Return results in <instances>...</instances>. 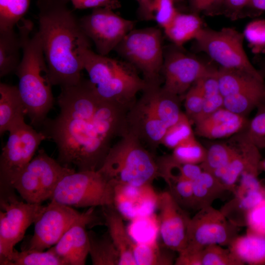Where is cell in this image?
<instances>
[{
	"label": "cell",
	"mask_w": 265,
	"mask_h": 265,
	"mask_svg": "<svg viewBox=\"0 0 265 265\" xmlns=\"http://www.w3.org/2000/svg\"><path fill=\"white\" fill-rule=\"evenodd\" d=\"M57 102L60 112L46 119L42 131L57 146L58 162L73 164L79 171L97 170L112 142L128 129L127 114L131 105L100 97L89 80L61 87Z\"/></svg>",
	"instance_id": "obj_1"
},
{
	"label": "cell",
	"mask_w": 265,
	"mask_h": 265,
	"mask_svg": "<svg viewBox=\"0 0 265 265\" xmlns=\"http://www.w3.org/2000/svg\"><path fill=\"white\" fill-rule=\"evenodd\" d=\"M70 0H37L39 30L53 85L77 83L83 69L82 53L90 40L68 6Z\"/></svg>",
	"instance_id": "obj_2"
},
{
	"label": "cell",
	"mask_w": 265,
	"mask_h": 265,
	"mask_svg": "<svg viewBox=\"0 0 265 265\" xmlns=\"http://www.w3.org/2000/svg\"><path fill=\"white\" fill-rule=\"evenodd\" d=\"M17 26L22 51L14 72L17 87L31 123L42 125L54 103L49 68L39 33H33L31 21L24 18Z\"/></svg>",
	"instance_id": "obj_3"
},
{
	"label": "cell",
	"mask_w": 265,
	"mask_h": 265,
	"mask_svg": "<svg viewBox=\"0 0 265 265\" xmlns=\"http://www.w3.org/2000/svg\"><path fill=\"white\" fill-rule=\"evenodd\" d=\"M146 83L141 98L128 111V126L142 142L156 148L182 112L178 97L164 90L160 83Z\"/></svg>",
	"instance_id": "obj_4"
},
{
	"label": "cell",
	"mask_w": 265,
	"mask_h": 265,
	"mask_svg": "<svg viewBox=\"0 0 265 265\" xmlns=\"http://www.w3.org/2000/svg\"><path fill=\"white\" fill-rule=\"evenodd\" d=\"M142 142L128 130L112 145L98 170L114 183L134 186L151 185L160 177L159 168Z\"/></svg>",
	"instance_id": "obj_5"
},
{
	"label": "cell",
	"mask_w": 265,
	"mask_h": 265,
	"mask_svg": "<svg viewBox=\"0 0 265 265\" xmlns=\"http://www.w3.org/2000/svg\"><path fill=\"white\" fill-rule=\"evenodd\" d=\"M112 183L97 170L73 172L59 181L50 199L70 207L113 205Z\"/></svg>",
	"instance_id": "obj_6"
},
{
	"label": "cell",
	"mask_w": 265,
	"mask_h": 265,
	"mask_svg": "<svg viewBox=\"0 0 265 265\" xmlns=\"http://www.w3.org/2000/svg\"><path fill=\"white\" fill-rule=\"evenodd\" d=\"M114 51L125 61L139 70L147 82L160 83L164 48L162 32L159 28L153 26L132 29Z\"/></svg>",
	"instance_id": "obj_7"
},
{
	"label": "cell",
	"mask_w": 265,
	"mask_h": 265,
	"mask_svg": "<svg viewBox=\"0 0 265 265\" xmlns=\"http://www.w3.org/2000/svg\"><path fill=\"white\" fill-rule=\"evenodd\" d=\"M74 171L40 150L12 181L10 187L16 189L25 202L41 204L51 199L64 176Z\"/></svg>",
	"instance_id": "obj_8"
},
{
	"label": "cell",
	"mask_w": 265,
	"mask_h": 265,
	"mask_svg": "<svg viewBox=\"0 0 265 265\" xmlns=\"http://www.w3.org/2000/svg\"><path fill=\"white\" fill-rule=\"evenodd\" d=\"M13 188L0 189V263L12 253L26 230L44 210L41 204H30L18 199Z\"/></svg>",
	"instance_id": "obj_9"
},
{
	"label": "cell",
	"mask_w": 265,
	"mask_h": 265,
	"mask_svg": "<svg viewBox=\"0 0 265 265\" xmlns=\"http://www.w3.org/2000/svg\"><path fill=\"white\" fill-rule=\"evenodd\" d=\"M243 33L231 27L219 30L203 28L195 39L197 49L221 67L238 69L264 80L250 62L243 48Z\"/></svg>",
	"instance_id": "obj_10"
},
{
	"label": "cell",
	"mask_w": 265,
	"mask_h": 265,
	"mask_svg": "<svg viewBox=\"0 0 265 265\" xmlns=\"http://www.w3.org/2000/svg\"><path fill=\"white\" fill-rule=\"evenodd\" d=\"M8 132L0 157V189L11 188L12 181L33 158L42 141L47 139L42 131H36L25 121L12 127Z\"/></svg>",
	"instance_id": "obj_11"
},
{
	"label": "cell",
	"mask_w": 265,
	"mask_h": 265,
	"mask_svg": "<svg viewBox=\"0 0 265 265\" xmlns=\"http://www.w3.org/2000/svg\"><path fill=\"white\" fill-rule=\"evenodd\" d=\"M198 211L190 218L185 249L202 250L212 244L228 246L238 235L239 227L231 222L220 210L210 206Z\"/></svg>",
	"instance_id": "obj_12"
},
{
	"label": "cell",
	"mask_w": 265,
	"mask_h": 265,
	"mask_svg": "<svg viewBox=\"0 0 265 265\" xmlns=\"http://www.w3.org/2000/svg\"><path fill=\"white\" fill-rule=\"evenodd\" d=\"M82 30L92 41L97 53L107 55L134 26L133 21L125 19L108 8L93 9L79 19Z\"/></svg>",
	"instance_id": "obj_13"
},
{
	"label": "cell",
	"mask_w": 265,
	"mask_h": 265,
	"mask_svg": "<svg viewBox=\"0 0 265 265\" xmlns=\"http://www.w3.org/2000/svg\"><path fill=\"white\" fill-rule=\"evenodd\" d=\"M181 47L174 44L173 46L164 48L162 68V88L180 97L197 80L214 70L181 50Z\"/></svg>",
	"instance_id": "obj_14"
},
{
	"label": "cell",
	"mask_w": 265,
	"mask_h": 265,
	"mask_svg": "<svg viewBox=\"0 0 265 265\" xmlns=\"http://www.w3.org/2000/svg\"><path fill=\"white\" fill-rule=\"evenodd\" d=\"M93 208L80 212L70 206L51 200L35 222L34 234L22 250L44 251L51 248L75 223L88 215Z\"/></svg>",
	"instance_id": "obj_15"
},
{
	"label": "cell",
	"mask_w": 265,
	"mask_h": 265,
	"mask_svg": "<svg viewBox=\"0 0 265 265\" xmlns=\"http://www.w3.org/2000/svg\"><path fill=\"white\" fill-rule=\"evenodd\" d=\"M159 228L163 244L181 252L186 246L187 232L190 217L169 191L158 194Z\"/></svg>",
	"instance_id": "obj_16"
},
{
	"label": "cell",
	"mask_w": 265,
	"mask_h": 265,
	"mask_svg": "<svg viewBox=\"0 0 265 265\" xmlns=\"http://www.w3.org/2000/svg\"><path fill=\"white\" fill-rule=\"evenodd\" d=\"M111 182L114 188L113 206L122 216L133 220L153 214L159 194L151 185L134 186Z\"/></svg>",
	"instance_id": "obj_17"
},
{
	"label": "cell",
	"mask_w": 265,
	"mask_h": 265,
	"mask_svg": "<svg viewBox=\"0 0 265 265\" xmlns=\"http://www.w3.org/2000/svg\"><path fill=\"white\" fill-rule=\"evenodd\" d=\"M237 153L223 168L212 174L230 192L234 193L236 184L241 174L247 172L259 175L261 155L259 149L247 137L245 133L237 140Z\"/></svg>",
	"instance_id": "obj_18"
},
{
	"label": "cell",
	"mask_w": 265,
	"mask_h": 265,
	"mask_svg": "<svg viewBox=\"0 0 265 265\" xmlns=\"http://www.w3.org/2000/svg\"><path fill=\"white\" fill-rule=\"evenodd\" d=\"M96 220L97 217L93 210L88 215L75 223L49 249L62 260L64 265H85L89 250L86 226Z\"/></svg>",
	"instance_id": "obj_19"
},
{
	"label": "cell",
	"mask_w": 265,
	"mask_h": 265,
	"mask_svg": "<svg viewBox=\"0 0 265 265\" xmlns=\"http://www.w3.org/2000/svg\"><path fill=\"white\" fill-rule=\"evenodd\" d=\"M245 116L222 107L205 118L194 123L195 132L200 136L209 139L227 137L247 127Z\"/></svg>",
	"instance_id": "obj_20"
},
{
	"label": "cell",
	"mask_w": 265,
	"mask_h": 265,
	"mask_svg": "<svg viewBox=\"0 0 265 265\" xmlns=\"http://www.w3.org/2000/svg\"><path fill=\"white\" fill-rule=\"evenodd\" d=\"M102 208L107 232L119 254V265H136L133 254L135 241L125 228L122 216L113 205Z\"/></svg>",
	"instance_id": "obj_21"
},
{
	"label": "cell",
	"mask_w": 265,
	"mask_h": 265,
	"mask_svg": "<svg viewBox=\"0 0 265 265\" xmlns=\"http://www.w3.org/2000/svg\"><path fill=\"white\" fill-rule=\"evenodd\" d=\"M234 197L220 210L233 224L240 228L246 226V218L249 211L265 196V187L248 188L237 186Z\"/></svg>",
	"instance_id": "obj_22"
},
{
	"label": "cell",
	"mask_w": 265,
	"mask_h": 265,
	"mask_svg": "<svg viewBox=\"0 0 265 265\" xmlns=\"http://www.w3.org/2000/svg\"><path fill=\"white\" fill-rule=\"evenodd\" d=\"M26 110L17 86L0 83V133L24 121Z\"/></svg>",
	"instance_id": "obj_23"
},
{
	"label": "cell",
	"mask_w": 265,
	"mask_h": 265,
	"mask_svg": "<svg viewBox=\"0 0 265 265\" xmlns=\"http://www.w3.org/2000/svg\"><path fill=\"white\" fill-rule=\"evenodd\" d=\"M217 76L224 97L265 89L264 80L243 70L221 67L217 70Z\"/></svg>",
	"instance_id": "obj_24"
},
{
	"label": "cell",
	"mask_w": 265,
	"mask_h": 265,
	"mask_svg": "<svg viewBox=\"0 0 265 265\" xmlns=\"http://www.w3.org/2000/svg\"><path fill=\"white\" fill-rule=\"evenodd\" d=\"M228 247L244 265H265V236L246 232L237 236Z\"/></svg>",
	"instance_id": "obj_25"
},
{
	"label": "cell",
	"mask_w": 265,
	"mask_h": 265,
	"mask_svg": "<svg viewBox=\"0 0 265 265\" xmlns=\"http://www.w3.org/2000/svg\"><path fill=\"white\" fill-rule=\"evenodd\" d=\"M203 28L202 21L198 14H185L178 11L163 30L174 45L182 47L189 40H195Z\"/></svg>",
	"instance_id": "obj_26"
},
{
	"label": "cell",
	"mask_w": 265,
	"mask_h": 265,
	"mask_svg": "<svg viewBox=\"0 0 265 265\" xmlns=\"http://www.w3.org/2000/svg\"><path fill=\"white\" fill-rule=\"evenodd\" d=\"M192 186L194 209L197 210L212 206L215 200L229 191L218 179L204 171L192 181Z\"/></svg>",
	"instance_id": "obj_27"
},
{
	"label": "cell",
	"mask_w": 265,
	"mask_h": 265,
	"mask_svg": "<svg viewBox=\"0 0 265 265\" xmlns=\"http://www.w3.org/2000/svg\"><path fill=\"white\" fill-rule=\"evenodd\" d=\"M174 251L165 246L160 247L156 240L135 242L133 247L136 265H171L174 264Z\"/></svg>",
	"instance_id": "obj_28"
},
{
	"label": "cell",
	"mask_w": 265,
	"mask_h": 265,
	"mask_svg": "<svg viewBox=\"0 0 265 265\" xmlns=\"http://www.w3.org/2000/svg\"><path fill=\"white\" fill-rule=\"evenodd\" d=\"M20 40L14 29L0 31V77L15 72L21 61Z\"/></svg>",
	"instance_id": "obj_29"
},
{
	"label": "cell",
	"mask_w": 265,
	"mask_h": 265,
	"mask_svg": "<svg viewBox=\"0 0 265 265\" xmlns=\"http://www.w3.org/2000/svg\"><path fill=\"white\" fill-rule=\"evenodd\" d=\"M89 240V254L93 265H119L120 257L108 233L98 236L88 232Z\"/></svg>",
	"instance_id": "obj_30"
},
{
	"label": "cell",
	"mask_w": 265,
	"mask_h": 265,
	"mask_svg": "<svg viewBox=\"0 0 265 265\" xmlns=\"http://www.w3.org/2000/svg\"><path fill=\"white\" fill-rule=\"evenodd\" d=\"M265 106V89L229 95L224 97L223 107L245 116L253 109Z\"/></svg>",
	"instance_id": "obj_31"
},
{
	"label": "cell",
	"mask_w": 265,
	"mask_h": 265,
	"mask_svg": "<svg viewBox=\"0 0 265 265\" xmlns=\"http://www.w3.org/2000/svg\"><path fill=\"white\" fill-rule=\"evenodd\" d=\"M1 265H64L52 251L14 249L10 255L0 263Z\"/></svg>",
	"instance_id": "obj_32"
},
{
	"label": "cell",
	"mask_w": 265,
	"mask_h": 265,
	"mask_svg": "<svg viewBox=\"0 0 265 265\" xmlns=\"http://www.w3.org/2000/svg\"><path fill=\"white\" fill-rule=\"evenodd\" d=\"M237 153L235 146L216 143L206 149L204 160L200 164L203 170L211 174L227 165Z\"/></svg>",
	"instance_id": "obj_33"
},
{
	"label": "cell",
	"mask_w": 265,
	"mask_h": 265,
	"mask_svg": "<svg viewBox=\"0 0 265 265\" xmlns=\"http://www.w3.org/2000/svg\"><path fill=\"white\" fill-rule=\"evenodd\" d=\"M30 0H0V31L14 29L27 11Z\"/></svg>",
	"instance_id": "obj_34"
},
{
	"label": "cell",
	"mask_w": 265,
	"mask_h": 265,
	"mask_svg": "<svg viewBox=\"0 0 265 265\" xmlns=\"http://www.w3.org/2000/svg\"><path fill=\"white\" fill-rule=\"evenodd\" d=\"M206 155V149L193 134L175 147L171 156L180 163L200 164L204 160Z\"/></svg>",
	"instance_id": "obj_35"
},
{
	"label": "cell",
	"mask_w": 265,
	"mask_h": 265,
	"mask_svg": "<svg viewBox=\"0 0 265 265\" xmlns=\"http://www.w3.org/2000/svg\"><path fill=\"white\" fill-rule=\"evenodd\" d=\"M217 244H210L202 250V265H244L228 247Z\"/></svg>",
	"instance_id": "obj_36"
},
{
	"label": "cell",
	"mask_w": 265,
	"mask_h": 265,
	"mask_svg": "<svg viewBox=\"0 0 265 265\" xmlns=\"http://www.w3.org/2000/svg\"><path fill=\"white\" fill-rule=\"evenodd\" d=\"M193 134L190 120L186 114L182 113L178 121L168 128L161 144L173 149Z\"/></svg>",
	"instance_id": "obj_37"
},
{
	"label": "cell",
	"mask_w": 265,
	"mask_h": 265,
	"mask_svg": "<svg viewBox=\"0 0 265 265\" xmlns=\"http://www.w3.org/2000/svg\"><path fill=\"white\" fill-rule=\"evenodd\" d=\"M169 192L183 208L194 209L192 181L183 178L165 180Z\"/></svg>",
	"instance_id": "obj_38"
},
{
	"label": "cell",
	"mask_w": 265,
	"mask_h": 265,
	"mask_svg": "<svg viewBox=\"0 0 265 265\" xmlns=\"http://www.w3.org/2000/svg\"><path fill=\"white\" fill-rule=\"evenodd\" d=\"M243 33L254 53H265V20L251 21L247 25Z\"/></svg>",
	"instance_id": "obj_39"
},
{
	"label": "cell",
	"mask_w": 265,
	"mask_h": 265,
	"mask_svg": "<svg viewBox=\"0 0 265 265\" xmlns=\"http://www.w3.org/2000/svg\"><path fill=\"white\" fill-rule=\"evenodd\" d=\"M258 109L254 117L248 123L245 133L260 149L265 148V106Z\"/></svg>",
	"instance_id": "obj_40"
},
{
	"label": "cell",
	"mask_w": 265,
	"mask_h": 265,
	"mask_svg": "<svg viewBox=\"0 0 265 265\" xmlns=\"http://www.w3.org/2000/svg\"><path fill=\"white\" fill-rule=\"evenodd\" d=\"M204 96L200 83L197 80L185 94L186 115L194 122L201 113Z\"/></svg>",
	"instance_id": "obj_41"
},
{
	"label": "cell",
	"mask_w": 265,
	"mask_h": 265,
	"mask_svg": "<svg viewBox=\"0 0 265 265\" xmlns=\"http://www.w3.org/2000/svg\"><path fill=\"white\" fill-rule=\"evenodd\" d=\"M245 226L246 232L265 236V196L248 212Z\"/></svg>",
	"instance_id": "obj_42"
},
{
	"label": "cell",
	"mask_w": 265,
	"mask_h": 265,
	"mask_svg": "<svg viewBox=\"0 0 265 265\" xmlns=\"http://www.w3.org/2000/svg\"><path fill=\"white\" fill-rule=\"evenodd\" d=\"M175 0H153L154 20L163 29L172 21L178 12L175 8Z\"/></svg>",
	"instance_id": "obj_43"
},
{
	"label": "cell",
	"mask_w": 265,
	"mask_h": 265,
	"mask_svg": "<svg viewBox=\"0 0 265 265\" xmlns=\"http://www.w3.org/2000/svg\"><path fill=\"white\" fill-rule=\"evenodd\" d=\"M224 0H189V6L192 13L200 12L212 15L221 10Z\"/></svg>",
	"instance_id": "obj_44"
},
{
	"label": "cell",
	"mask_w": 265,
	"mask_h": 265,
	"mask_svg": "<svg viewBox=\"0 0 265 265\" xmlns=\"http://www.w3.org/2000/svg\"><path fill=\"white\" fill-rule=\"evenodd\" d=\"M224 96L221 92L204 96V103L201 114L193 122L199 121L223 107Z\"/></svg>",
	"instance_id": "obj_45"
},
{
	"label": "cell",
	"mask_w": 265,
	"mask_h": 265,
	"mask_svg": "<svg viewBox=\"0 0 265 265\" xmlns=\"http://www.w3.org/2000/svg\"><path fill=\"white\" fill-rule=\"evenodd\" d=\"M70 1L78 9L105 7L114 10L121 6L118 0H70Z\"/></svg>",
	"instance_id": "obj_46"
},
{
	"label": "cell",
	"mask_w": 265,
	"mask_h": 265,
	"mask_svg": "<svg viewBox=\"0 0 265 265\" xmlns=\"http://www.w3.org/2000/svg\"><path fill=\"white\" fill-rule=\"evenodd\" d=\"M202 250H183L178 253L174 265H202Z\"/></svg>",
	"instance_id": "obj_47"
},
{
	"label": "cell",
	"mask_w": 265,
	"mask_h": 265,
	"mask_svg": "<svg viewBox=\"0 0 265 265\" xmlns=\"http://www.w3.org/2000/svg\"><path fill=\"white\" fill-rule=\"evenodd\" d=\"M251 0H224L222 11L228 16L236 19L243 9L250 6Z\"/></svg>",
	"instance_id": "obj_48"
},
{
	"label": "cell",
	"mask_w": 265,
	"mask_h": 265,
	"mask_svg": "<svg viewBox=\"0 0 265 265\" xmlns=\"http://www.w3.org/2000/svg\"><path fill=\"white\" fill-rule=\"evenodd\" d=\"M138 3V12L140 18L146 21L154 20L153 0H139Z\"/></svg>",
	"instance_id": "obj_49"
},
{
	"label": "cell",
	"mask_w": 265,
	"mask_h": 265,
	"mask_svg": "<svg viewBox=\"0 0 265 265\" xmlns=\"http://www.w3.org/2000/svg\"><path fill=\"white\" fill-rule=\"evenodd\" d=\"M250 6L256 9L265 10V0H251Z\"/></svg>",
	"instance_id": "obj_50"
},
{
	"label": "cell",
	"mask_w": 265,
	"mask_h": 265,
	"mask_svg": "<svg viewBox=\"0 0 265 265\" xmlns=\"http://www.w3.org/2000/svg\"><path fill=\"white\" fill-rule=\"evenodd\" d=\"M260 169L265 171V159L261 161L260 163Z\"/></svg>",
	"instance_id": "obj_51"
},
{
	"label": "cell",
	"mask_w": 265,
	"mask_h": 265,
	"mask_svg": "<svg viewBox=\"0 0 265 265\" xmlns=\"http://www.w3.org/2000/svg\"><path fill=\"white\" fill-rule=\"evenodd\" d=\"M182 0H175V2H180V1H182Z\"/></svg>",
	"instance_id": "obj_52"
},
{
	"label": "cell",
	"mask_w": 265,
	"mask_h": 265,
	"mask_svg": "<svg viewBox=\"0 0 265 265\" xmlns=\"http://www.w3.org/2000/svg\"><path fill=\"white\" fill-rule=\"evenodd\" d=\"M136 0V1H137V2H138V1L139 0Z\"/></svg>",
	"instance_id": "obj_53"
},
{
	"label": "cell",
	"mask_w": 265,
	"mask_h": 265,
	"mask_svg": "<svg viewBox=\"0 0 265 265\" xmlns=\"http://www.w3.org/2000/svg\"></svg>",
	"instance_id": "obj_54"
}]
</instances>
